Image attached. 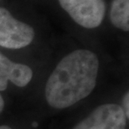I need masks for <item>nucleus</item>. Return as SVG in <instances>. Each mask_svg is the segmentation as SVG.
<instances>
[{
    "label": "nucleus",
    "mask_w": 129,
    "mask_h": 129,
    "mask_svg": "<svg viewBox=\"0 0 129 129\" xmlns=\"http://www.w3.org/2000/svg\"><path fill=\"white\" fill-rule=\"evenodd\" d=\"M127 118L122 107L107 103L96 107L72 129H126Z\"/></svg>",
    "instance_id": "20e7f679"
},
{
    "label": "nucleus",
    "mask_w": 129,
    "mask_h": 129,
    "mask_svg": "<svg viewBox=\"0 0 129 129\" xmlns=\"http://www.w3.org/2000/svg\"><path fill=\"white\" fill-rule=\"evenodd\" d=\"M112 24L124 32L129 30V0H112L110 9Z\"/></svg>",
    "instance_id": "423d86ee"
},
{
    "label": "nucleus",
    "mask_w": 129,
    "mask_h": 129,
    "mask_svg": "<svg viewBox=\"0 0 129 129\" xmlns=\"http://www.w3.org/2000/svg\"><path fill=\"white\" fill-rule=\"evenodd\" d=\"M61 8L80 26L95 29L100 26L106 14L105 0H58Z\"/></svg>",
    "instance_id": "7ed1b4c3"
},
{
    "label": "nucleus",
    "mask_w": 129,
    "mask_h": 129,
    "mask_svg": "<svg viewBox=\"0 0 129 129\" xmlns=\"http://www.w3.org/2000/svg\"><path fill=\"white\" fill-rule=\"evenodd\" d=\"M32 77L33 71L29 66L14 62L0 52V91L7 88L9 81L24 87L29 83Z\"/></svg>",
    "instance_id": "39448f33"
},
{
    "label": "nucleus",
    "mask_w": 129,
    "mask_h": 129,
    "mask_svg": "<svg viewBox=\"0 0 129 129\" xmlns=\"http://www.w3.org/2000/svg\"><path fill=\"white\" fill-rule=\"evenodd\" d=\"M0 129H12V128L8 127V126H0Z\"/></svg>",
    "instance_id": "1a4fd4ad"
},
{
    "label": "nucleus",
    "mask_w": 129,
    "mask_h": 129,
    "mask_svg": "<svg viewBox=\"0 0 129 129\" xmlns=\"http://www.w3.org/2000/svg\"><path fill=\"white\" fill-rule=\"evenodd\" d=\"M33 127H37V126H38V124H37V122H33Z\"/></svg>",
    "instance_id": "9d476101"
},
{
    "label": "nucleus",
    "mask_w": 129,
    "mask_h": 129,
    "mask_svg": "<svg viewBox=\"0 0 129 129\" xmlns=\"http://www.w3.org/2000/svg\"><path fill=\"white\" fill-rule=\"evenodd\" d=\"M128 99H129V96H128V91L126 92V94L123 96L122 99V110L124 112L126 117L128 118V114H129V107H128Z\"/></svg>",
    "instance_id": "0eeeda50"
},
{
    "label": "nucleus",
    "mask_w": 129,
    "mask_h": 129,
    "mask_svg": "<svg viewBox=\"0 0 129 129\" xmlns=\"http://www.w3.org/2000/svg\"><path fill=\"white\" fill-rule=\"evenodd\" d=\"M4 108V101L3 99L2 96L0 95V114H1V112H3Z\"/></svg>",
    "instance_id": "6e6552de"
},
{
    "label": "nucleus",
    "mask_w": 129,
    "mask_h": 129,
    "mask_svg": "<svg viewBox=\"0 0 129 129\" xmlns=\"http://www.w3.org/2000/svg\"><path fill=\"white\" fill-rule=\"evenodd\" d=\"M31 25L15 19L5 8L0 7V46L12 50L29 45L35 39Z\"/></svg>",
    "instance_id": "f03ea898"
},
{
    "label": "nucleus",
    "mask_w": 129,
    "mask_h": 129,
    "mask_svg": "<svg viewBox=\"0 0 129 129\" xmlns=\"http://www.w3.org/2000/svg\"><path fill=\"white\" fill-rule=\"evenodd\" d=\"M99 60L89 50L68 54L55 66L45 85V98L50 107L64 109L91 93L96 84Z\"/></svg>",
    "instance_id": "f257e3e1"
}]
</instances>
